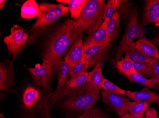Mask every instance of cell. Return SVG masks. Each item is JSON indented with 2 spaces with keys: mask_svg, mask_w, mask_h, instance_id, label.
<instances>
[{
  "mask_svg": "<svg viewBox=\"0 0 159 118\" xmlns=\"http://www.w3.org/2000/svg\"><path fill=\"white\" fill-rule=\"evenodd\" d=\"M101 87L103 90L112 93L124 95L126 94V90L121 89L107 79H104V80L101 83Z\"/></svg>",
  "mask_w": 159,
  "mask_h": 118,
  "instance_id": "obj_29",
  "label": "cell"
},
{
  "mask_svg": "<svg viewBox=\"0 0 159 118\" xmlns=\"http://www.w3.org/2000/svg\"><path fill=\"white\" fill-rule=\"evenodd\" d=\"M6 1H4V0H1L0 1V6H1V9L2 8V7L4 6L5 5V2H6Z\"/></svg>",
  "mask_w": 159,
  "mask_h": 118,
  "instance_id": "obj_36",
  "label": "cell"
},
{
  "mask_svg": "<svg viewBox=\"0 0 159 118\" xmlns=\"http://www.w3.org/2000/svg\"><path fill=\"white\" fill-rule=\"evenodd\" d=\"M109 47L106 45H97L84 48V59L88 62L90 67L98 63H102Z\"/></svg>",
  "mask_w": 159,
  "mask_h": 118,
  "instance_id": "obj_11",
  "label": "cell"
},
{
  "mask_svg": "<svg viewBox=\"0 0 159 118\" xmlns=\"http://www.w3.org/2000/svg\"><path fill=\"white\" fill-rule=\"evenodd\" d=\"M126 95L134 101H145L159 105V93L150 90L148 87H145L140 91H126Z\"/></svg>",
  "mask_w": 159,
  "mask_h": 118,
  "instance_id": "obj_16",
  "label": "cell"
},
{
  "mask_svg": "<svg viewBox=\"0 0 159 118\" xmlns=\"http://www.w3.org/2000/svg\"><path fill=\"white\" fill-rule=\"evenodd\" d=\"M134 70L145 78L151 79L152 75V68L150 63L134 61Z\"/></svg>",
  "mask_w": 159,
  "mask_h": 118,
  "instance_id": "obj_26",
  "label": "cell"
},
{
  "mask_svg": "<svg viewBox=\"0 0 159 118\" xmlns=\"http://www.w3.org/2000/svg\"><path fill=\"white\" fill-rule=\"evenodd\" d=\"M28 71L32 81L38 87L44 88L51 87L54 75L52 65L36 64L34 68H28Z\"/></svg>",
  "mask_w": 159,
  "mask_h": 118,
  "instance_id": "obj_8",
  "label": "cell"
},
{
  "mask_svg": "<svg viewBox=\"0 0 159 118\" xmlns=\"http://www.w3.org/2000/svg\"><path fill=\"white\" fill-rule=\"evenodd\" d=\"M29 38L28 34L18 25H14L11 29L10 34L4 38L3 41L7 46L9 55L12 56L14 61L26 47Z\"/></svg>",
  "mask_w": 159,
  "mask_h": 118,
  "instance_id": "obj_7",
  "label": "cell"
},
{
  "mask_svg": "<svg viewBox=\"0 0 159 118\" xmlns=\"http://www.w3.org/2000/svg\"><path fill=\"white\" fill-rule=\"evenodd\" d=\"M150 105V103L145 101L129 102L127 105V110L129 113L134 116H141L145 113L146 109L149 107Z\"/></svg>",
  "mask_w": 159,
  "mask_h": 118,
  "instance_id": "obj_23",
  "label": "cell"
},
{
  "mask_svg": "<svg viewBox=\"0 0 159 118\" xmlns=\"http://www.w3.org/2000/svg\"><path fill=\"white\" fill-rule=\"evenodd\" d=\"M106 5L104 0H87L78 18L74 20L75 25L89 35L104 22Z\"/></svg>",
  "mask_w": 159,
  "mask_h": 118,
  "instance_id": "obj_5",
  "label": "cell"
},
{
  "mask_svg": "<svg viewBox=\"0 0 159 118\" xmlns=\"http://www.w3.org/2000/svg\"><path fill=\"white\" fill-rule=\"evenodd\" d=\"M121 75L126 77L131 82H136L141 85L145 86V87H149L152 88L155 90H159L158 86L151 79H148L143 77L140 74L134 70L128 72L121 73Z\"/></svg>",
  "mask_w": 159,
  "mask_h": 118,
  "instance_id": "obj_20",
  "label": "cell"
},
{
  "mask_svg": "<svg viewBox=\"0 0 159 118\" xmlns=\"http://www.w3.org/2000/svg\"><path fill=\"white\" fill-rule=\"evenodd\" d=\"M136 47L146 55L159 60V51L152 42L143 36L137 41Z\"/></svg>",
  "mask_w": 159,
  "mask_h": 118,
  "instance_id": "obj_17",
  "label": "cell"
},
{
  "mask_svg": "<svg viewBox=\"0 0 159 118\" xmlns=\"http://www.w3.org/2000/svg\"><path fill=\"white\" fill-rule=\"evenodd\" d=\"M150 63L152 68V75L151 80L155 83L159 79V61L158 59L152 58Z\"/></svg>",
  "mask_w": 159,
  "mask_h": 118,
  "instance_id": "obj_32",
  "label": "cell"
},
{
  "mask_svg": "<svg viewBox=\"0 0 159 118\" xmlns=\"http://www.w3.org/2000/svg\"><path fill=\"white\" fill-rule=\"evenodd\" d=\"M125 51V57L130 59L133 61H140L150 63L152 59V58L146 55L137 48L134 42L126 48Z\"/></svg>",
  "mask_w": 159,
  "mask_h": 118,
  "instance_id": "obj_19",
  "label": "cell"
},
{
  "mask_svg": "<svg viewBox=\"0 0 159 118\" xmlns=\"http://www.w3.org/2000/svg\"><path fill=\"white\" fill-rule=\"evenodd\" d=\"M124 2L125 1L121 0H108L104 12V21L108 23L114 13L118 10L121 3Z\"/></svg>",
  "mask_w": 159,
  "mask_h": 118,
  "instance_id": "obj_25",
  "label": "cell"
},
{
  "mask_svg": "<svg viewBox=\"0 0 159 118\" xmlns=\"http://www.w3.org/2000/svg\"><path fill=\"white\" fill-rule=\"evenodd\" d=\"M74 20L67 19L51 35L43 51V63L52 65L66 55L78 37L83 33Z\"/></svg>",
  "mask_w": 159,
  "mask_h": 118,
  "instance_id": "obj_2",
  "label": "cell"
},
{
  "mask_svg": "<svg viewBox=\"0 0 159 118\" xmlns=\"http://www.w3.org/2000/svg\"><path fill=\"white\" fill-rule=\"evenodd\" d=\"M155 24H156V26H159V20L155 23Z\"/></svg>",
  "mask_w": 159,
  "mask_h": 118,
  "instance_id": "obj_38",
  "label": "cell"
},
{
  "mask_svg": "<svg viewBox=\"0 0 159 118\" xmlns=\"http://www.w3.org/2000/svg\"><path fill=\"white\" fill-rule=\"evenodd\" d=\"M155 83L156 84V85H157V86H158V87H159V79L157 81H156V82H155Z\"/></svg>",
  "mask_w": 159,
  "mask_h": 118,
  "instance_id": "obj_37",
  "label": "cell"
},
{
  "mask_svg": "<svg viewBox=\"0 0 159 118\" xmlns=\"http://www.w3.org/2000/svg\"><path fill=\"white\" fill-rule=\"evenodd\" d=\"M87 0H57L56 1L68 5L71 18H78Z\"/></svg>",
  "mask_w": 159,
  "mask_h": 118,
  "instance_id": "obj_21",
  "label": "cell"
},
{
  "mask_svg": "<svg viewBox=\"0 0 159 118\" xmlns=\"http://www.w3.org/2000/svg\"><path fill=\"white\" fill-rule=\"evenodd\" d=\"M52 65L54 74L58 79V85L54 91H57L61 89L66 84L70 76V67L63 58L57 60Z\"/></svg>",
  "mask_w": 159,
  "mask_h": 118,
  "instance_id": "obj_12",
  "label": "cell"
},
{
  "mask_svg": "<svg viewBox=\"0 0 159 118\" xmlns=\"http://www.w3.org/2000/svg\"><path fill=\"white\" fill-rule=\"evenodd\" d=\"M13 63L5 60L0 63V89L7 92L17 93L14 80Z\"/></svg>",
  "mask_w": 159,
  "mask_h": 118,
  "instance_id": "obj_9",
  "label": "cell"
},
{
  "mask_svg": "<svg viewBox=\"0 0 159 118\" xmlns=\"http://www.w3.org/2000/svg\"><path fill=\"white\" fill-rule=\"evenodd\" d=\"M101 87L90 83L80 87L57 104L68 118L79 116L93 108L98 101Z\"/></svg>",
  "mask_w": 159,
  "mask_h": 118,
  "instance_id": "obj_3",
  "label": "cell"
},
{
  "mask_svg": "<svg viewBox=\"0 0 159 118\" xmlns=\"http://www.w3.org/2000/svg\"><path fill=\"white\" fill-rule=\"evenodd\" d=\"M53 91L51 87H38L32 80L24 83L19 92V118H52L48 103Z\"/></svg>",
  "mask_w": 159,
  "mask_h": 118,
  "instance_id": "obj_1",
  "label": "cell"
},
{
  "mask_svg": "<svg viewBox=\"0 0 159 118\" xmlns=\"http://www.w3.org/2000/svg\"><path fill=\"white\" fill-rule=\"evenodd\" d=\"M120 18L118 10L114 13L113 16L107 23V39L106 45L109 47L118 33Z\"/></svg>",
  "mask_w": 159,
  "mask_h": 118,
  "instance_id": "obj_18",
  "label": "cell"
},
{
  "mask_svg": "<svg viewBox=\"0 0 159 118\" xmlns=\"http://www.w3.org/2000/svg\"><path fill=\"white\" fill-rule=\"evenodd\" d=\"M151 41L155 46H159V34L157 35L156 38H154L153 39L151 40Z\"/></svg>",
  "mask_w": 159,
  "mask_h": 118,
  "instance_id": "obj_35",
  "label": "cell"
},
{
  "mask_svg": "<svg viewBox=\"0 0 159 118\" xmlns=\"http://www.w3.org/2000/svg\"><path fill=\"white\" fill-rule=\"evenodd\" d=\"M116 68L120 73L128 72L134 70V62L130 59L124 58L116 63Z\"/></svg>",
  "mask_w": 159,
  "mask_h": 118,
  "instance_id": "obj_28",
  "label": "cell"
},
{
  "mask_svg": "<svg viewBox=\"0 0 159 118\" xmlns=\"http://www.w3.org/2000/svg\"><path fill=\"white\" fill-rule=\"evenodd\" d=\"M89 68H90V66L88 62L83 59L76 63L70 68V77H73L80 73L86 71Z\"/></svg>",
  "mask_w": 159,
  "mask_h": 118,
  "instance_id": "obj_31",
  "label": "cell"
},
{
  "mask_svg": "<svg viewBox=\"0 0 159 118\" xmlns=\"http://www.w3.org/2000/svg\"><path fill=\"white\" fill-rule=\"evenodd\" d=\"M107 22L104 21L101 26L89 35L84 43V48L97 45H106L107 39Z\"/></svg>",
  "mask_w": 159,
  "mask_h": 118,
  "instance_id": "obj_15",
  "label": "cell"
},
{
  "mask_svg": "<svg viewBox=\"0 0 159 118\" xmlns=\"http://www.w3.org/2000/svg\"><path fill=\"white\" fill-rule=\"evenodd\" d=\"M102 63H98L95 65L93 70L89 72L87 83H90L101 87V83L104 80L102 71Z\"/></svg>",
  "mask_w": 159,
  "mask_h": 118,
  "instance_id": "obj_24",
  "label": "cell"
},
{
  "mask_svg": "<svg viewBox=\"0 0 159 118\" xmlns=\"http://www.w3.org/2000/svg\"><path fill=\"white\" fill-rule=\"evenodd\" d=\"M159 19V0H149L146 2L142 21V26L156 23Z\"/></svg>",
  "mask_w": 159,
  "mask_h": 118,
  "instance_id": "obj_14",
  "label": "cell"
},
{
  "mask_svg": "<svg viewBox=\"0 0 159 118\" xmlns=\"http://www.w3.org/2000/svg\"><path fill=\"white\" fill-rule=\"evenodd\" d=\"M141 26L138 20V13L134 10L129 13L128 22L125 34L117 50L113 63H116L125 53V49L136 38L141 35Z\"/></svg>",
  "mask_w": 159,
  "mask_h": 118,
  "instance_id": "obj_6",
  "label": "cell"
},
{
  "mask_svg": "<svg viewBox=\"0 0 159 118\" xmlns=\"http://www.w3.org/2000/svg\"><path fill=\"white\" fill-rule=\"evenodd\" d=\"M83 38L82 33L78 37L63 58L69 64L70 68L76 63L84 59V45L83 43Z\"/></svg>",
  "mask_w": 159,
  "mask_h": 118,
  "instance_id": "obj_13",
  "label": "cell"
},
{
  "mask_svg": "<svg viewBox=\"0 0 159 118\" xmlns=\"http://www.w3.org/2000/svg\"><path fill=\"white\" fill-rule=\"evenodd\" d=\"M145 118H159L157 111L154 108L148 107L145 112Z\"/></svg>",
  "mask_w": 159,
  "mask_h": 118,
  "instance_id": "obj_33",
  "label": "cell"
},
{
  "mask_svg": "<svg viewBox=\"0 0 159 118\" xmlns=\"http://www.w3.org/2000/svg\"><path fill=\"white\" fill-rule=\"evenodd\" d=\"M101 94L102 102L114 110L120 118L127 112V105L129 101L125 95L104 90L101 91Z\"/></svg>",
  "mask_w": 159,
  "mask_h": 118,
  "instance_id": "obj_10",
  "label": "cell"
},
{
  "mask_svg": "<svg viewBox=\"0 0 159 118\" xmlns=\"http://www.w3.org/2000/svg\"><path fill=\"white\" fill-rule=\"evenodd\" d=\"M72 118H110L109 116L102 111L93 108L88 111L77 117Z\"/></svg>",
  "mask_w": 159,
  "mask_h": 118,
  "instance_id": "obj_30",
  "label": "cell"
},
{
  "mask_svg": "<svg viewBox=\"0 0 159 118\" xmlns=\"http://www.w3.org/2000/svg\"><path fill=\"white\" fill-rule=\"evenodd\" d=\"M39 13V7L35 0H28L23 4L20 10L21 18H34L38 16Z\"/></svg>",
  "mask_w": 159,
  "mask_h": 118,
  "instance_id": "obj_22",
  "label": "cell"
},
{
  "mask_svg": "<svg viewBox=\"0 0 159 118\" xmlns=\"http://www.w3.org/2000/svg\"><path fill=\"white\" fill-rule=\"evenodd\" d=\"M1 118H5V117H4V115H3L2 114H1Z\"/></svg>",
  "mask_w": 159,
  "mask_h": 118,
  "instance_id": "obj_39",
  "label": "cell"
},
{
  "mask_svg": "<svg viewBox=\"0 0 159 118\" xmlns=\"http://www.w3.org/2000/svg\"><path fill=\"white\" fill-rule=\"evenodd\" d=\"M89 72L84 71L80 73L75 76L71 77L66 84L68 87L71 88L78 87L86 84L88 79Z\"/></svg>",
  "mask_w": 159,
  "mask_h": 118,
  "instance_id": "obj_27",
  "label": "cell"
},
{
  "mask_svg": "<svg viewBox=\"0 0 159 118\" xmlns=\"http://www.w3.org/2000/svg\"><path fill=\"white\" fill-rule=\"evenodd\" d=\"M39 13L37 20L28 31L30 34L28 40L29 44L34 42L41 33L56 20L70 12L68 7L62 4L45 2L39 4Z\"/></svg>",
  "mask_w": 159,
  "mask_h": 118,
  "instance_id": "obj_4",
  "label": "cell"
},
{
  "mask_svg": "<svg viewBox=\"0 0 159 118\" xmlns=\"http://www.w3.org/2000/svg\"><path fill=\"white\" fill-rule=\"evenodd\" d=\"M120 118H145L144 114L141 116H136L127 112L124 116Z\"/></svg>",
  "mask_w": 159,
  "mask_h": 118,
  "instance_id": "obj_34",
  "label": "cell"
}]
</instances>
